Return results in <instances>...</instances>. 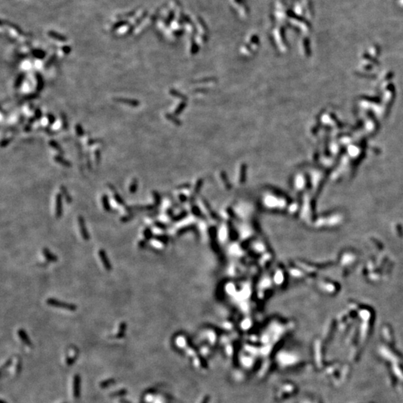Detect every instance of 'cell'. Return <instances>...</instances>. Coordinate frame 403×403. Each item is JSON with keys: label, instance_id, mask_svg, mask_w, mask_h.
<instances>
[{"label": "cell", "instance_id": "cell-5", "mask_svg": "<svg viewBox=\"0 0 403 403\" xmlns=\"http://www.w3.org/2000/svg\"><path fill=\"white\" fill-rule=\"evenodd\" d=\"M99 258H100L101 261L103 263V266H104L105 269L108 271H110V269H112V266L111 264H110V261H109V258L108 257L107 254H106V252L104 250V249H99Z\"/></svg>", "mask_w": 403, "mask_h": 403}, {"label": "cell", "instance_id": "cell-24", "mask_svg": "<svg viewBox=\"0 0 403 403\" xmlns=\"http://www.w3.org/2000/svg\"><path fill=\"white\" fill-rule=\"evenodd\" d=\"M13 138L12 137H8V138H4L2 139V141H1V147L2 148H5L7 146L9 145V143L12 141Z\"/></svg>", "mask_w": 403, "mask_h": 403}, {"label": "cell", "instance_id": "cell-14", "mask_svg": "<svg viewBox=\"0 0 403 403\" xmlns=\"http://www.w3.org/2000/svg\"><path fill=\"white\" fill-rule=\"evenodd\" d=\"M32 55L35 57V58L40 59V60L41 59L45 58V57L46 56V52H45V51H43V50H42V49H33V50L32 51Z\"/></svg>", "mask_w": 403, "mask_h": 403}, {"label": "cell", "instance_id": "cell-10", "mask_svg": "<svg viewBox=\"0 0 403 403\" xmlns=\"http://www.w3.org/2000/svg\"><path fill=\"white\" fill-rule=\"evenodd\" d=\"M54 160H55L58 164H61V165H62L63 167H72V164H71L69 161H67V160H66L65 158H64V157H62L61 155H57L54 156Z\"/></svg>", "mask_w": 403, "mask_h": 403}, {"label": "cell", "instance_id": "cell-16", "mask_svg": "<svg viewBox=\"0 0 403 403\" xmlns=\"http://www.w3.org/2000/svg\"><path fill=\"white\" fill-rule=\"evenodd\" d=\"M129 22L128 20H122L117 21V22H115L111 27V31H116L119 28H122V27L125 26V25H129Z\"/></svg>", "mask_w": 403, "mask_h": 403}, {"label": "cell", "instance_id": "cell-31", "mask_svg": "<svg viewBox=\"0 0 403 403\" xmlns=\"http://www.w3.org/2000/svg\"><path fill=\"white\" fill-rule=\"evenodd\" d=\"M143 234H144V236H145V238H147V239H150V238H151L152 233H151V231H150V228H146V229L144 230V232H143Z\"/></svg>", "mask_w": 403, "mask_h": 403}, {"label": "cell", "instance_id": "cell-20", "mask_svg": "<svg viewBox=\"0 0 403 403\" xmlns=\"http://www.w3.org/2000/svg\"><path fill=\"white\" fill-rule=\"evenodd\" d=\"M94 156H95V163L97 166H99L101 163V158H102V155H101V151L99 149H96V150L94 151Z\"/></svg>", "mask_w": 403, "mask_h": 403}, {"label": "cell", "instance_id": "cell-17", "mask_svg": "<svg viewBox=\"0 0 403 403\" xmlns=\"http://www.w3.org/2000/svg\"><path fill=\"white\" fill-rule=\"evenodd\" d=\"M137 188H138V179L134 178H133L131 184L129 185V191L131 194H135L137 191Z\"/></svg>", "mask_w": 403, "mask_h": 403}, {"label": "cell", "instance_id": "cell-18", "mask_svg": "<svg viewBox=\"0 0 403 403\" xmlns=\"http://www.w3.org/2000/svg\"><path fill=\"white\" fill-rule=\"evenodd\" d=\"M60 189H61V191L62 196H64L66 202H67V203H70V202H72V197H71L70 195H69V192H68L66 188H65L64 186L61 185V186Z\"/></svg>", "mask_w": 403, "mask_h": 403}, {"label": "cell", "instance_id": "cell-28", "mask_svg": "<svg viewBox=\"0 0 403 403\" xmlns=\"http://www.w3.org/2000/svg\"><path fill=\"white\" fill-rule=\"evenodd\" d=\"M135 13H136V11H130V12L127 13V14H123V15H122V16H117V17H119V18H123V17H133V16H134V15H135Z\"/></svg>", "mask_w": 403, "mask_h": 403}, {"label": "cell", "instance_id": "cell-21", "mask_svg": "<svg viewBox=\"0 0 403 403\" xmlns=\"http://www.w3.org/2000/svg\"><path fill=\"white\" fill-rule=\"evenodd\" d=\"M75 130H76V134H77L78 136H79V137H82V136L84 135V130L82 125L79 124V123L76 125Z\"/></svg>", "mask_w": 403, "mask_h": 403}, {"label": "cell", "instance_id": "cell-11", "mask_svg": "<svg viewBox=\"0 0 403 403\" xmlns=\"http://www.w3.org/2000/svg\"><path fill=\"white\" fill-rule=\"evenodd\" d=\"M3 24H5V25H8V26L11 27V28H13L14 31H16V32H17V34H19V35H25V33H23V32H22V29H21V28H20V27L18 26L17 25H16V24H14V23H13V22H8V20H2V25H3Z\"/></svg>", "mask_w": 403, "mask_h": 403}, {"label": "cell", "instance_id": "cell-22", "mask_svg": "<svg viewBox=\"0 0 403 403\" xmlns=\"http://www.w3.org/2000/svg\"><path fill=\"white\" fill-rule=\"evenodd\" d=\"M55 59H56V54H53V55H51V56L49 57V58L48 59V60L46 61V63H45L44 65L45 68L50 67V66L53 64L54 62H55Z\"/></svg>", "mask_w": 403, "mask_h": 403}, {"label": "cell", "instance_id": "cell-13", "mask_svg": "<svg viewBox=\"0 0 403 403\" xmlns=\"http://www.w3.org/2000/svg\"><path fill=\"white\" fill-rule=\"evenodd\" d=\"M102 203H103V206L105 211H108V212H110V210H111V208H110L108 196L106 195V194L103 195V196H102Z\"/></svg>", "mask_w": 403, "mask_h": 403}, {"label": "cell", "instance_id": "cell-23", "mask_svg": "<svg viewBox=\"0 0 403 403\" xmlns=\"http://www.w3.org/2000/svg\"><path fill=\"white\" fill-rule=\"evenodd\" d=\"M46 119H47L48 122H49V126H52V125L55 124V121H56V118H55V117L54 116L53 114H52V113H48L47 114H46Z\"/></svg>", "mask_w": 403, "mask_h": 403}, {"label": "cell", "instance_id": "cell-3", "mask_svg": "<svg viewBox=\"0 0 403 403\" xmlns=\"http://www.w3.org/2000/svg\"><path fill=\"white\" fill-rule=\"evenodd\" d=\"M78 222H79V229H80V233L82 235V238H83L84 240H90V235H89L88 232H87V226L85 225V220L82 216H79V218H78Z\"/></svg>", "mask_w": 403, "mask_h": 403}, {"label": "cell", "instance_id": "cell-15", "mask_svg": "<svg viewBox=\"0 0 403 403\" xmlns=\"http://www.w3.org/2000/svg\"><path fill=\"white\" fill-rule=\"evenodd\" d=\"M25 73H20L17 77L16 80L14 82V87L16 89L20 88L21 87V85L24 82V79H25Z\"/></svg>", "mask_w": 403, "mask_h": 403}, {"label": "cell", "instance_id": "cell-26", "mask_svg": "<svg viewBox=\"0 0 403 403\" xmlns=\"http://www.w3.org/2000/svg\"><path fill=\"white\" fill-rule=\"evenodd\" d=\"M133 217H134V214H129V215H126V216H123V217H122L121 221L123 222H129V221H130L131 220H132Z\"/></svg>", "mask_w": 403, "mask_h": 403}, {"label": "cell", "instance_id": "cell-7", "mask_svg": "<svg viewBox=\"0 0 403 403\" xmlns=\"http://www.w3.org/2000/svg\"><path fill=\"white\" fill-rule=\"evenodd\" d=\"M108 187H109V188H110V191H111L112 192H113V198H114L115 201L117 202L119 204V205H125V202H124V200H123V199L122 198L121 196H120V194H119L118 193H117V191H116V189H115V187H114V186H113V185H112V184H108Z\"/></svg>", "mask_w": 403, "mask_h": 403}, {"label": "cell", "instance_id": "cell-27", "mask_svg": "<svg viewBox=\"0 0 403 403\" xmlns=\"http://www.w3.org/2000/svg\"><path fill=\"white\" fill-rule=\"evenodd\" d=\"M102 143V140H100V139L90 138L88 140H87V145L88 146L94 145V144H96V143Z\"/></svg>", "mask_w": 403, "mask_h": 403}, {"label": "cell", "instance_id": "cell-35", "mask_svg": "<svg viewBox=\"0 0 403 403\" xmlns=\"http://www.w3.org/2000/svg\"><path fill=\"white\" fill-rule=\"evenodd\" d=\"M145 244H146V242H145V241L141 240L140 243H139V246H140V247H141V248H142V247H143V246H145Z\"/></svg>", "mask_w": 403, "mask_h": 403}, {"label": "cell", "instance_id": "cell-33", "mask_svg": "<svg viewBox=\"0 0 403 403\" xmlns=\"http://www.w3.org/2000/svg\"><path fill=\"white\" fill-rule=\"evenodd\" d=\"M31 130H32V125L28 124H28L24 127V131H25V132H29Z\"/></svg>", "mask_w": 403, "mask_h": 403}, {"label": "cell", "instance_id": "cell-1", "mask_svg": "<svg viewBox=\"0 0 403 403\" xmlns=\"http://www.w3.org/2000/svg\"><path fill=\"white\" fill-rule=\"evenodd\" d=\"M46 304L49 306H52L55 308H58L64 309V310L70 311H74L77 309V306L73 303H67L63 301H60L58 299H55V298H49L46 300Z\"/></svg>", "mask_w": 403, "mask_h": 403}, {"label": "cell", "instance_id": "cell-6", "mask_svg": "<svg viewBox=\"0 0 403 403\" xmlns=\"http://www.w3.org/2000/svg\"><path fill=\"white\" fill-rule=\"evenodd\" d=\"M35 79H36L37 82L36 91L37 93H39V92L42 91L43 88H44V79H43V77L39 72L35 73Z\"/></svg>", "mask_w": 403, "mask_h": 403}, {"label": "cell", "instance_id": "cell-9", "mask_svg": "<svg viewBox=\"0 0 403 403\" xmlns=\"http://www.w3.org/2000/svg\"><path fill=\"white\" fill-rule=\"evenodd\" d=\"M43 255H44V257L46 258V259L48 261L56 262L57 261H58V257L55 255H54V254H52V252H50V250H49V249H47V248H43Z\"/></svg>", "mask_w": 403, "mask_h": 403}, {"label": "cell", "instance_id": "cell-4", "mask_svg": "<svg viewBox=\"0 0 403 403\" xmlns=\"http://www.w3.org/2000/svg\"><path fill=\"white\" fill-rule=\"evenodd\" d=\"M63 214V202H62V194H58L55 197V216L58 219L61 218Z\"/></svg>", "mask_w": 403, "mask_h": 403}, {"label": "cell", "instance_id": "cell-12", "mask_svg": "<svg viewBox=\"0 0 403 403\" xmlns=\"http://www.w3.org/2000/svg\"><path fill=\"white\" fill-rule=\"evenodd\" d=\"M49 145L50 146V147H52V149H54L55 150H56L58 152L60 153L61 155L64 154V150L61 148V147L60 146V144H59V143H58L56 140H50L49 142Z\"/></svg>", "mask_w": 403, "mask_h": 403}, {"label": "cell", "instance_id": "cell-19", "mask_svg": "<svg viewBox=\"0 0 403 403\" xmlns=\"http://www.w3.org/2000/svg\"><path fill=\"white\" fill-rule=\"evenodd\" d=\"M60 114H61V120H62V126H63V129H64V130H66V129H68V126H69L66 115L65 114L64 112H61Z\"/></svg>", "mask_w": 403, "mask_h": 403}, {"label": "cell", "instance_id": "cell-34", "mask_svg": "<svg viewBox=\"0 0 403 403\" xmlns=\"http://www.w3.org/2000/svg\"><path fill=\"white\" fill-rule=\"evenodd\" d=\"M35 120H36V119H35V117H30V118L28 119V124L32 125L34 123H35Z\"/></svg>", "mask_w": 403, "mask_h": 403}, {"label": "cell", "instance_id": "cell-29", "mask_svg": "<svg viewBox=\"0 0 403 403\" xmlns=\"http://www.w3.org/2000/svg\"><path fill=\"white\" fill-rule=\"evenodd\" d=\"M38 96H39V94H38V93H31V94H28V96L25 97V99H26L27 100H31V99H37Z\"/></svg>", "mask_w": 403, "mask_h": 403}, {"label": "cell", "instance_id": "cell-25", "mask_svg": "<svg viewBox=\"0 0 403 403\" xmlns=\"http://www.w3.org/2000/svg\"><path fill=\"white\" fill-rule=\"evenodd\" d=\"M42 115L43 113L40 109L39 108H37L35 110V116H34V117H35V119H36V120H40V119L42 118Z\"/></svg>", "mask_w": 403, "mask_h": 403}, {"label": "cell", "instance_id": "cell-8", "mask_svg": "<svg viewBox=\"0 0 403 403\" xmlns=\"http://www.w3.org/2000/svg\"><path fill=\"white\" fill-rule=\"evenodd\" d=\"M47 34L51 38L55 40L60 41V42H66V41H67V38L66 36L58 33V32H55V31H49V32H48Z\"/></svg>", "mask_w": 403, "mask_h": 403}, {"label": "cell", "instance_id": "cell-32", "mask_svg": "<svg viewBox=\"0 0 403 403\" xmlns=\"http://www.w3.org/2000/svg\"><path fill=\"white\" fill-rule=\"evenodd\" d=\"M43 130H44V131H46V132L48 134H50V135H54L55 134H56V131H53V130H52V129H51L50 128H49V127H45V128H43Z\"/></svg>", "mask_w": 403, "mask_h": 403}, {"label": "cell", "instance_id": "cell-30", "mask_svg": "<svg viewBox=\"0 0 403 403\" xmlns=\"http://www.w3.org/2000/svg\"><path fill=\"white\" fill-rule=\"evenodd\" d=\"M62 51H63V52L65 55H69L71 52V51H72V48L69 46H64L62 47Z\"/></svg>", "mask_w": 403, "mask_h": 403}, {"label": "cell", "instance_id": "cell-2", "mask_svg": "<svg viewBox=\"0 0 403 403\" xmlns=\"http://www.w3.org/2000/svg\"><path fill=\"white\" fill-rule=\"evenodd\" d=\"M113 100L115 101L116 103H123V104L127 105L134 108L138 107L140 105V102L137 100V99H129V98L124 97H114L113 98Z\"/></svg>", "mask_w": 403, "mask_h": 403}]
</instances>
